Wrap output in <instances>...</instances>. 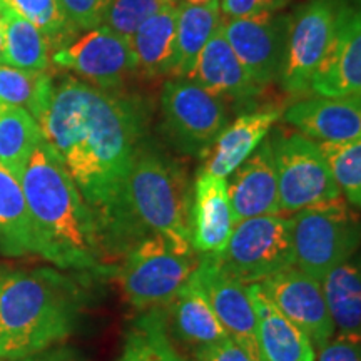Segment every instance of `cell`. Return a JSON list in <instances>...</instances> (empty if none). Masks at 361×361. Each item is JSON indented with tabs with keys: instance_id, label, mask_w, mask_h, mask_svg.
I'll return each mask as SVG.
<instances>
[{
	"instance_id": "23",
	"label": "cell",
	"mask_w": 361,
	"mask_h": 361,
	"mask_svg": "<svg viewBox=\"0 0 361 361\" xmlns=\"http://www.w3.org/2000/svg\"><path fill=\"white\" fill-rule=\"evenodd\" d=\"M338 335L361 341V251L322 279Z\"/></svg>"
},
{
	"instance_id": "30",
	"label": "cell",
	"mask_w": 361,
	"mask_h": 361,
	"mask_svg": "<svg viewBox=\"0 0 361 361\" xmlns=\"http://www.w3.org/2000/svg\"><path fill=\"white\" fill-rule=\"evenodd\" d=\"M54 87V78L47 71H25L0 66V102L24 107L37 117L47 106Z\"/></svg>"
},
{
	"instance_id": "33",
	"label": "cell",
	"mask_w": 361,
	"mask_h": 361,
	"mask_svg": "<svg viewBox=\"0 0 361 361\" xmlns=\"http://www.w3.org/2000/svg\"><path fill=\"white\" fill-rule=\"evenodd\" d=\"M178 2L179 0H111L102 25L130 40L144 22Z\"/></svg>"
},
{
	"instance_id": "4",
	"label": "cell",
	"mask_w": 361,
	"mask_h": 361,
	"mask_svg": "<svg viewBox=\"0 0 361 361\" xmlns=\"http://www.w3.org/2000/svg\"><path fill=\"white\" fill-rule=\"evenodd\" d=\"M191 197L183 168L142 139L128 179L129 211L142 238L159 236L176 252L196 255L191 245Z\"/></svg>"
},
{
	"instance_id": "5",
	"label": "cell",
	"mask_w": 361,
	"mask_h": 361,
	"mask_svg": "<svg viewBox=\"0 0 361 361\" xmlns=\"http://www.w3.org/2000/svg\"><path fill=\"white\" fill-rule=\"evenodd\" d=\"M295 266L322 279L361 247V219L341 200L310 206L291 218Z\"/></svg>"
},
{
	"instance_id": "26",
	"label": "cell",
	"mask_w": 361,
	"mask_h": 361,
	"mask_svg": "<svg viewBox=\"0 0 361 361\" xmlns=\"http://www.w3.org/2000/svg\"><path fill=\"white\" fill-rule=\"evenodd\" d=\"M219 4L194 6L178 2V22H176V61L173 78L188 79L194 71L197 57L211 35L221 24Z\"/></svg>"
},
{
	"instance_id": "1",
	"label": "cell",
	"mask_w": 361,
	"mask_h": 361,
	"mask_svg": "<svg viewBox=\"0 0 361 361\" xmlns=\"http://www.w3.org/2000/svg\"><path fill=\"white\" fill-rule=\"evenodd\" d=\"M52 147L96 218L107 258L142 241L128 204V179L144 139L146 116L137 101L75 78L56 82L37 117Z\"/></svg>"
},
{
	"instance_id": "10",
	"label": "cell",
	"mask_w": 361,
	"mask_h": 361,
	"mask_svg": "<svg viewBox=\"0 0 361 361\" xmlns=\"http://www.w3.org/2000/svg\"><path fill=\"white\" fill-rule=\"evenodd\" d=\"M164 133L186 156H202L228 124L223 99L191 79H169L161 90Z\"/></svg>"
},
{
	"instance_id": "16",
	"label": "cell",
	"mask_w": 361,
	"mask_h": 361,
	"mask_svg": "<svg viewBox=\"0 0 361 361\" xmlns=\"http://www.w3.org/2000/svg\"><path fill=\"white\" fill-rule=\"evenodd\" d=\"M310 90L322 97L361 94V2L348 0L336 37Z\"/></svg>"
},
{
	"instance_id": "9",
	"label": "cell",
	"mask_w": 361,
	"mask_h": 361,
	"mask_svg": "<svg viewBox=\"0 0 361 361\" xmlns=\"http://www.w3.org/2000/svg\"><path fill=\"white\" fill-rule=\"evenodd\" d=\"M218 261L229 276L246 286L295 266L291 218L268 214L239 221Z\"/></svg>"
},
{
	"instance_id": "21",
	"label": "cell",
	"mask_w": 361,
	"mask_h": 361,
	"mask_svg": "<svg viewBox=\"0 0 361 361\" xmlns=\"http://www.w3.org/2000/svg\"><path fill=\"white\" fill-rule=\"evenodd\" d=\"M247 288L256 310L258 361H316V350L308 336L271 303L259 284Z\"/></svg>"
},
{
	"instance_id": "28",
	"label": "cell",
	"mask_w": 361,
	"mask_h": 361,
	"mask_svg": "<svg viewBox=\"0 0 361 361\" xmlns=\"http://www.w3.org/2000/svg\"><path fill=\"white\" fill-rule=\"evenodd\" d=\"M119 361H186L171 343L164 310L144 311L135 319L126 335Z\"/></svg>"
},
{
	"instance_id": "18",
	"label": "cell",
	"mask_w": 361,
	"mask_h": 361,
	"mask_svg": "<svg viewBox=\"0 0 361 361\" xmlns=\"http://www.w3.org/2000/svg\"><path fill=\"white\" fill-rule=\"evenodd\" d=\"M228 179L197 173L191 197V245L200 255H221L234 229Z\"/></svg>"
},
{
	"instance_id": "40",
	"label": "cell",
	"mask_w": 361,
	"mask_h": 361,
	"mask_svg": "<svg viewBox=\"0 0 361 361\" xmlns=\"http://www.w3.org/2000/svg\"><path fill=\"white\" fill-rule=\"evenodd\" d=\"M4 7H6V2H4V0H0V19H2V16H4Z\"/></svg>"
},
{
	"instance_id": "2",
	"label": "cell",
	"mask_w": 361,
	"mask_h": 361,
	"mask_svg": "<svg viewBox=\"0 0 361 361\" xmlns=\"http://www.w3.org/2000/svg\"><path fill=\"white\" fill-rule=\"evenodd\" d=\"M20 183L34 226L35 255L59 269L106 268L96 218L44 139L22 169Z\"/></svg>"
},
{
	"instance_id": "29",
	"label": "cell",
	"mask_w": 361,
	"mask_h": 361,
	"mask_svg": "<svg viewBox=\"0 0 361 361\" xmlns=\"http://www.w3.org/2000/svg\"><path fill=\"white\" fill-rule=\"evenodd\" d=\"M6 24V64L25 71H47L51 42L42 30L11 7H4Z\"/></svg>"
},
{
	"instance_id": "14",
	"label": "cell",
	"mask_w": 361,
	"mask_h": 361,
	"mask_svg": "<svg viewBox=\"0 0 361 361\" xmlns=\"http://www.w3.org/2000/svg\"><path fill=\"white\" fill-rule=\"evenodd\" d=\"M192 274L201 284L211 308L218 316L228 336L238 343L252 360L258 361L256 310L250 288L229 276L221 268L218 255H200V261Z\"/></svg>"
},
{
	"instance_id": "13",
	"label": "cell",
	"mask_w": 361,
	"mask_h": 361,
	"mask_svg": "<svg viewBox=\"0 0 361 361\" xmlns=\"http://www.w3.org/2000/svg\"><path fill=\"white\" fill-rule=\"evenodd\" d=\"M271 303L308 336L314 350L331 340L336 328L329 314L322 281L296 266L279 271L258 283Z\"/></svg>"
},
{
	"instance_id": "25",
	"label": "cell",
	"mask_w": 361,
	"mask_h": 361,
	"mask_svg": "<svg viewBox=\"0 0 361 361\" xmlns=\"http://www.w3.org/2000/svg\"><path fill=\"white\" fill-rule=\"evenodd\" d=\"M176 22L178 4L162 8L139 27L130 39L135 71L146 78H161L173 74L176 61Z\"/></svg>"
},
{
	"instance_id": "8",
	"label": "cell",
	"mask_w": 361,
	"mask_h": 361,
	"mask_svg": "<svg viewBox=\"0 0 361 361\" xmlns=\"http://www.w3.org/2000/svg\"><path fill=\"white\" fill-rule=\"evenodd\" d=\"M271 141L276 162L279 213L295 214L343 197L319 142L298 130H278L271 135Z\"/></svg>"
},
{
	"instance_id": "19",
	"label": "cell",
	"mask_w": 361,
	"mask_h": 361,
	"mask_svg": "<svg viewBox=\"0 0 361 361\" xmlns=\"http://www.w3.org/2000/svg\"><path fill=\"white\" fill-rule=\"evenodd\" d=\"M281 116L283 109L268 107L245 112L231 124H226L216 141L202 154L204 164L200 173L228 179L259 147Z\"/></svg>"
},
{
	"instance_id": "32",
	"label": "cell",
	"mask_w": 361,
	"mask_h": 361,
	"mask_svg": "<svg viewBox=\"0 0 361 361\" xmlns=\"http://www.w3.org/2000/svg\"><path fill=\"white\" fill-rule=\"evenodd\" d=\"M335 176L341 196L361 209V141L348 144H319Z\"/></svg>"
},
{
	"instance_id": "22",
	"label": "cell",
	"mask_w": 361,
	"mask_h": 361,
	"mask_svg": "<svg viewBox=\"0 0 361 361\" xmlns=\"http://www.w3.org/2000/svg\"><path fill=\"white\" fill-rule=\"evenodd\" d=\"M35 234L20 176L0 164V255H35Z\"/></svg>"
},
{
	"instance_id": "35",
	"label": "cell",
	"mask_w": 361,
	"mask_h": 361,
	"mask_svg": "<svg viewBox=\"0 0 361 361\" xmlns=\"http://www.w3.org/2000/svg\"><path fill=\"white\" fill-rule=\"evenodd\" d=\"M290 2L291 0H221L219 7L226 19H233V17L279 12Z\"/></svg>"
},
{
	"instance_id": "36",
	"label": "cell",
	"mask_w": 361,
	"mask_h": 361,
	"mask_svg": "<svg viewBox=\"0 0 361 361\" xmlns=\"http://www.w3.org/2000/svg\"><path fill=\"white\" fill-rule=\"evenodd\" d=\"M316 361H361V341L338 335L318 350Z\"/></svg>"
},
{
	"instance_id": "37",
	"label": "cell",
	"mask_w": 361,
	"mask_h": 361,
	"mask_svg": "<svg viewBox=\"0 0 361 361\" xmlns=\"http://www.w3.org/2000/svg\"><path fill=\"white\" fill-rule=\"evenodd\" d=\"M196 356L200 361H255L231 338L201 346L196 350Z\"/></svg>"
},
{
	"instance_id": "7",
	"label": "cell",
	"mask_w": 361,
	"mask_h": 361,
	"mask_svg": "<svg viewBox=\"0 0 361 361\" xmlns=\"http://www.w3.org/2000/svg\"><path fill=\"white\" fill-rule=\"evenodd\" d=\"M196 255L176 252L164 239L147 236L124 255L119 283L135 310H164L197 266Z\"/></svg>"
},
{
	"instance_id": "31",
	"label": "cell",
	"mask_w": 361,
	"mask_h": 361,
	"mask_svg": "<svg viewBox=\"0 0 361 361\" xmlns=\"http://www.w3.org/2000/svg\"><path fill=\"white\" fill-rule=\"evenodd\" d=\"M6 6L42 30L51 49L61 47L74 37L75 30L66 20L57 0H4Z\"/></svg>"
},
{
	"instance_id": "39",
	"label": "cell",
	"mask_w": 361,
	"mask_h": 361,
	"mask_svg": "<svg viewBox=\"0 0 361 361\" xmlns=\"http://www.w3.org/2000/svg\"><path fill=\"white\" fill-rule=\"evenodd\" d=\"M0 64H6V24L0 19Z\"/></svg>"
},
{
	"instance_id": "27",
	"label": "cell",
	"mask_w": 361,
	"mask_h": 361,
	"mask_svg": "<svg viewBox=\"0 0 361 361\" xmlns=\"http://www.w3.org/2000/svg\"><path fill=\"white\" fill-rule=\"evenodd\" d=\"M42 139L40 126L29 111L0 102V164L20 176Z\"/></svg>"
},
{
	"instance_id": "34",
	"label": "cell",
	"mask_w": 361,
	"mask_h": 361,
	"mask_svg": "<svg viewBox=\"0 0 361 361\" xmlns=\"http://www.w3.org/2000/svg\"><path fill=\"white\" fill-rule=\"evenodd\" d=\"M66 20L75 32L101 27L111 0H57Z\"/></svg>"
},
{
	"instance_id": "24",
	"label": "cell",
	"mask_w": 361,
	"mask_h": 361,
	"mask_svg": "<svg viewBox=\"0 0 361 361\" xmlns=\"http://www.w3.org/2000/svg\"><path fill=\"white\" fill-rule=\"evenodd\" d=\"M169 306L176 335L189 345L201 348L229 338L194 274Z\"/></svg>"
},
{
	"instance_id": "11",
	"label": "cell",
	"mask_w": 361,
	"mask_h": 361,
	"mask_svg": "<svg viewBox=\"0 0 361 361\" xmlns=\"http://www.w3.org/2000/svg\"><path fill=\"white\" fill-rule=\"evenodd\" d=\"M52 62L102 90L119 89L135 71L130 40L106 25L74 35L52 52Z\"/></svg>"
},
{
	"instance_id": "17",
	"label": "cell",
	"mask_w": 361,
	"mask_h": 361,
	"mask_svg": "<svg viewBox=\"0 0 361 361\" xmlns=\"http://www.w3.org/2000/svg\"><path fill=\"white\" fill-rule=\"evenodd\" d=\"M234 223L279 213V194L273 141L266 137L259 147L231 174L228 183Z\"/></svg>"
},
{
	"instance_id": "12",
	"label": "cell",
	"mask_w": 361,
	"mask_h": 361,
	"mask_svg": "<svg viewBox=\"0 0 361 361\" xmlns=\"http://www.w3.org/2000/svg\"><path fill=\"white\" fill-rule=\"evenodd\" d=\"M288 17L279 12H268L233 17L219 24L224 39L261 89L279 78Z\"/></svg>"
},
{
	"instance_id": "38",
	"label": "cell",
	"mask_w": 361,
	"mask_h": 361,
	"mask_svg": "<svg viewBox=\"0 0 361 361\" xmlns=\"http://www.w3.org/2000/svg\"><path fill=\"white\" fill-rule=\"evenodd\" d=\"M13 361H79V356L72 350L57 348V350L42 351V353L30 355V356H25V358H19Z\"/></svg>"
},
{
	"instance_id": "15",
	"label": "cell",
	"mask_w": 361,
	"mask_h": 361,
	"mask_svg": "<svg viewBox=\"0 0 361 361\" xmlns=\"http://www.w3.org/2000/svg\"><path fill=\"white\" fill-rule=\"evenodd\" d=\"M284 121L319 144L358 142L361 141V94L303 99L284 111Z\"/></svg>"
},
{
	"instance_id": "6",
	"label": "cell",
	"mask_w": 361,
	"mask_h": 361,
	"mask_svg": "<svg viewBox=\"0 0 361 361\" xmlns=\"http://www.w3.org/2000/svg\"><path fill=\"white\" fill-rule=\"evenodd\" d=\"M348 0H308L288 17L279 84L290 94L310 92L326 59Z\"/></svg>"
},
{
	"instance_id": "3",
	"label": "cell",
	"mask_w": 361,
	"mask_h": 361,
	"mask_svg": "<svg viewBox=\"0 0 361 361\" xmlns=\"http://www.w3.org/2000/svg\"><path fill=\"white\" fill-rule=\"evenodd\" d=\"M84 291L51 268L0 273V360L42 353L74 331Z\"/></svg>"
},
{
	"instance_id": "20",
	"label": "cell",
	"mask_w": 361,
	"mask_h": 361,
	"mask_svg": "<svg viewBox=\"0 0 361 361\" xmlns=\"http://www.w3.org/2000/svg\"><path fill=\"white\" fill-rule=\"evenodd\" d=\"M188 79L223 101L250 102L259 96V87L224 39L221 27L211 35Z\"/></svg>"
}]
</instances>
